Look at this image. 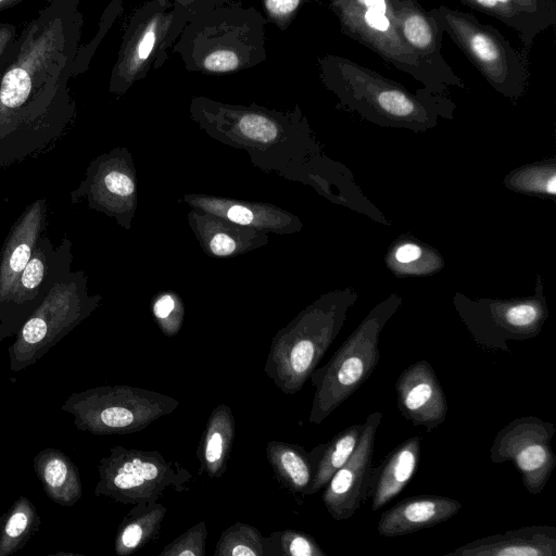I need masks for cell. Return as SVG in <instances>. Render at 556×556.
Returning <instances> with one entry per match:
<instances>
[{
	"label": "cell",
	"instance_id": "277c9868",
	"mask_svg": "<svg viewBox=\"0 0 556 556\" xmlns=\"http://www.w3.org/2000/svg\"><path fill=\"white\" fill-rule=\"evenodd\" d=\"M178 406L179 401L166 394L128 384H115L74 392L61 409L74 417L77 429L98 435H111L141 431Z\"/></svg>",
	"mask_w": 556,
	"mask_h": 556
},
{
	"label": "cell",
	"instance_id": "7a4b0ae2",
	"mask_svg": "<svg viewBox=\"0 0 556 556\" xmlns=\"http://www.w3.org/2000/svg\"><path fill=\"white\" fill-rule=\"evenodd\" d=\"M199 123L214 140L243 150L265 173L294 181L311 177V140L300 126L258 111L205 113Z\"/></svg>",
	"mask_w": 556,
	"mask_h": 556
},
{
	"label": "cell",
	"instance_id": "9c48e42d",
	"mask_svg": "<svg viewBox=\"0 0 556 556\" xmlns=\"http://www.w3.org/2000/svg\"><path fill=\"white\" fill-rule=\"evenodd\" d=\"M331 86L352 106L391 121H424L432 106L426 94L416 96L402 85L355 61L334 58L329 64Z\"/></svg>",
	"mask_w": 556,
	"mask_h": 556
},
{
	"label": "cell",
	"instance_id": "f35d334b",
	"mask_svg": "<svg viewBox=\"0 0 556 556\" xmlns=\"http://www.w3.org/2000/svg\"><path fill=\"white\" fill-rule=\"evenodd\" d=\"M27 0H0V12L13 8Z\"/></svg>",
	"mask_w": 556,
	"mask_h": 556
},
{
	"label": "cell",
	"instance_id": "e0dca14e",
	"mask_svg": "<svg viewBox=\"0 0 556 556\" xmlns=\"http://www.w3.org/2000/svg\"><path fill=\"white\" fill-rule=\"evenodd\" d=\"M187 222L203 252L215 258H231L268 243V233L237 225L206 211L191 207Z\"/></svg>",
	"mask_w": 556,
	"mask_h": 556
},
{
	"label": "cell",
	"instance_id": "8992f818",
	"mask_svg": "<svg viewBox=\"0 0 556 556\" xmlns=\"http://www.w3.org/2000/svg\"><path fill=\"white\" fill-rule=\"evenodd\" d=\"M428 11L496 91L508 97L523 91L529 74L526 60L497 28L446 5Z\"/></svg>",
	"mask_w": 556,
	"mask_h": 556
},
{
	"label": "cell",
	"instance_id": "484cf974",
	"mask_svg": "<svg viewBox=\"0 0 556 556\" xmlns=\"http://www.w3.org/2000/svg\"><path fill=\"white\" fill-rule=\"evenodd\" d=\"M166 511V507L157 501L135 504L117 529L114 542L116 555L128 556L156 538Z\"/></svg>",
	"mask_w": 556,
	"mask_h": 556
},
{
	"label": "cell",
	"instance_id": "ffe728a7",
	"mask_svg": "<svg viewBox=\"0 0 556 556\" xmlns=\"http://www.w3.org/2000/svg\"><path fill=\"white\" fill-rule=\"evenodd\" d=\"M514 29L529 49L534 39L556 24V0H457Z\"/></svg>",
	"mask_w": 556,
	"mask_h": 556
},
{
	"label": "cell",
	"instance_id": "30bf717a",
	"mask_svg": "<svg viewBox=\"0 0 556 556\" xmlns=\"http://www.w3.org/2000/svg\"><path fill=\"white\" fill-rule=\"evenodd\" d=\"M333 8L342 30L352 39L376 52L399 71L419 80L427 89L441 91L447 87L402 40L388 15L386 0L369 7L334 0Z\"/></svg>",
	"mask_w": 556,
	"mask_h": 556
},
{
	"label": "cell",
	"instance_id": "7402d4cb",
	"mask_svg": "<svg viewBox=\"0 0 556 556\" xmlns=\"http://www.w3.org/2000/svg\"><path fill=\"white\" fill-rule=\"evenodd\" d=\"M420 438L414 435L394 447L378 467L371 468L365 500L377 511L397 496L414 477L420 458Z\"/></svg>",
	"mask_w": 556,
	"mask_h": 556
},
{
	"label": "cell",
	"instance_id": "4316f807",
	"mask_svg": "<svg viewBox=\"0 0 556 556\" xmlns=\"http://www.w3.org/2000/svg\"><path fill=\"white\" fill-rule=\"evenodd\" d=\"M364 422H356L337 433L329 442L317 445L318 458L313 480L304 495L319 492L333 473L352 456L358 444Z\"/></svg>",
	"mask_w": 556,
	"mask_h": 556
},
{
	"label": "cell",
	"instance_id": "d4e9b609",
	"mask_svg": "<svg viewBox=\"0 0 556 556\" xmlns=\"http://www.w3.org/2000/svg\"><path fill=\"white\" fill-rule=\"evenodd\" d=\"M265 453L279 483L293 494L304 495L314 477L317 446L306 452L300 445L274 440Z\"/></svg>",
	"mask_w": 556,
	"mask_h": 556
},
{
	"label": "cell",
	"instance_id": "3957f363",
	"mask_svg": "<svg viewBox=\"0 0 556 556\" xmlns=\"http://www.w3.org/2000/svg\"><path fill=\"white\" fill-rule=\"evenodd\" d=\"M344 313L345 305L323 296L273 337L264 372L282 393L301 391L339 333Z\"/></svg>",
	"mask_w": 556,
	"mask_h": 556
},
{
	"label": "cell",
	"instance_id": "7c38bea8",
	"mask_svg": "<svg viewBox=\"0 0 556 556\" xmlns=\"http://www.w3.org/2000/svg\"><path fill=\"white\" fill-rule=\"evenodd\" d=\"M90 206L130 229L138 206L137 176L131 153L116 148L97 157L84 184Z\"/></svg>",
	"mask_w": 556,
	"mask_h": 556
},
{
	"label": "cell",
	"instance_id": "ba28073f",
	"mask_svg": "<svg viewBox=\"0 0 556 556\" xmlns=\"http://www.w3.org/2000/svg\"><path fill=\"white\" fill-rule=\"evenodd\" d=\"M75 282L54 285L29 315L9 348V366L21 371L39 361L98 306Z\"/></svg>",
	"mask_w": 556,
	"mask_h": 556
},
{
	"label": "cell",
	"instance_id": "d6986e66",
	"mask_svg": "<svg viewBox=\"0 0 556 556\" xmlns=\"http://www.w3.org/2000/svg\"><path fill=\"white\" fill-rule=\"evenodd\" d=\"M45 215L46 202L37 200L12 227L0 254V303L10 302L15 285L35 251Z\"/></svg>",
	"mask_w": 556,
	"mask_h": 556
},
{
	"label": "cell",
	"instance_id": "e575fe53",
	"mask_svg": "<svg viewBox=\"0 0 556 556\" xmlns=\"http://www.w3.org/2000/svg\"><path fill=\"white\" fill-rule=\"evenodd\" d=\"M238 65L237 54L229 50L214 51L204 59V66L211 72H229L237 68Z\"/></svg>",
	"mask_w": 556,
	"mask_h": 556
},
{
	"label": "cell",
	"instance_id": "44dd1931",
	"mask_svg": "<svg viewBox=\"0 0 556 556\" xmlns=\"http://www.w3.org/2000/svg\"><path fill=\"white\" fill-rule=\"evenodd\" d=\"M445 555L556 556V528L529 526L476 539Z\"/></svg>",
	"mask_w": 556,
	"mask_h": 556
},
{
	"label": "cell",
	"instance_id": "83f0119b",
	"mask_svg": "<svg viewBox=\"0 0 556 556\" xmlns=\"http://www.w3.org/2000/svg\"><path fill=\"white\" fill-rule=\"evenodd\" d=\"M40 519L36 506L20 496L3 517L0 526V556H9L21 549L35 533Z\"/></svg>",
	"mask_w": 556,
	"mask_h": 556
},
{
	"label": "cell",
	"instance_id": "5bb4252c",
	"mask_svg": "<svg viewBox=\"0 0 556 556\" xmlns=\"http://www.w3.org/2000/svg\"><path fill=\"white\" fill-rule=\"evenodd\" d=\"M388 15L402 40L437 73L446 86L463 87L442 54V36L437 21L418 0H386Z\"/></svg>",
	"mask_w": 556,
	"mask_h": 556
},
{
	"label": "cell",
	"instance_id": "f546056e",
	"mask_svg": "<svg viewBox=\"0 0 556 556\" xmlns=\"http://www.w3.org/2000/svg\"><path fill=\"white\" fill-rule=\"evenodd\" d=\"M263 544L264 555L327 556L312 535L296 530L273 532Z\"/></svg>",
	"mask_w": 556,
	"mask_h": 556
},
{
	"label": "cell",
	"instance_id": "8fae6325",
	"mask_svg": "<svg viewBox=\"0 0 556 556\" xmlns=\"http://www.w3.org/2000/svg\"><path fill=\"white\" fill-rule=\"evenodd\" d=\"M555 434L553 422L535 416L517 417L496 433L490 458L494 464L514 463L528 493L538 495L556 466L552 447Z\"/></svg>",
	"mask_w": 556,
	"mask_h": 556
},
{
	"label": "cell",
	"instance_id": "836d02e7",
	"mask_svg": "<svg viewBox=\"0 0 556 556\" xmlns=\"http://www.w3.org/2000/svg\"><path fill=\"white\" fill-rule=\"evenodd\" d=\"M17 27L14 24L0 22V66L13 58L17 47Z\"/></svg>",
	"mask_w": 556,
	"mask_h": 556
},
{
	"label": "cell",
	"instance_id": "8d00e7d4",
	"mask_svg": "<svg viewBox=\"0 0 556 556\" xmlns=\"http://www.w3.org/2000/svg\"><path fill=\"white\" fill-rule=\"evenodd\" d=\"M420 248L416 244L407 243L400 247L395 252V258L401 263L416 261L420 256Z\"/></svg>",
	"mask_w": 556,
	"mask_h": 556
},
{
	"label": "cell",
	"instance_id": "74e56055",
	"mask_svg": "<svg viewBox=\"0 0 556 556\" xmlns=\"http://www.w3.org/2000/svg\"><path fill=\"white\" fill-rule=\"evenodd\" d=\"M154 43H155V33L153 31V29H148L138 45V48H137L138 58L140 60H146L150 55V53L154 47Z\"/></svg>",
	"mask_w": 556,
	"mask_h": 556
},
{
	"label": "cell",
	"instance_id": "cb8c5ba5",
	"mask_svg": "<svg viewBox=\"0 0 556 556\" xmlns=\"http://www.w3.org/2000/svg\"><path fill=\"white\" fill-rule=\"evenodd\" d=\"M34 469L47 496L61 506L75 505L83 495L78 468L62 451L45 448L34 457Z\"/></svg>",
	"mask_w": 556,
	"mask_h": 556
},
{
	"label": "cell",
	"instance_id": "4fadbf2b",
	"mask_svg": "<svg viewBox=\"0 0 556 556\" xmlns=\"http://www.w3.org/2000/svg\"><path fill=\"white\" fill-rule=\"evenodd\" d=\"M381 420L382 414L379 410L368 415L352 456L324 488L323 503L337 521L350 519L365 501L377 430Z\"/></svg>",
	"mask_w": 556,
	"mask_h": 556
},
{
	"label": "cell",
	"instance_id": "d6a6232c",
	"mask_svg": "<svg viewBox=\"0 0 556 556\" xmlns=\"http://www.w3.org/2000/svg\"><path fill=\"white\" fill-rule=\"evenodd\" d=\"M206 538V522L199 521L168 543L160 556H204Z\"/></svg>",
	"mask_w": 556,
	"mask_h": 556
},
{
	"label": "cell",
	"instance_id": "f1b7e54d",
	"mask_svg": "<svg viewBox=\"0 0 556 556\" xmlns=\"http://www.w3.org/2000/svg\"><path fill=\"white\" fill-rule=\"evenodd\" d=\"M263 539L257 528L237 521L220 534L214 556H264Z\"/></svg>",
	"mask_w": 556,
	"mask_h": 556
},
{
	"label": "cell",
	"instance_id": "6da1fadb",
	"mask_svg": "<svg viewBox=\"0 0 556 556\" xmlns=\"http://www.w3.org/2000/svg\"><path fill=\"white\" fill-rule=\"evenodd\" d=\"M81 26L79 0H48L23 27L0 79V137L70 118Z\"/></svg>",
	"mask_w": 556,
	"mask_h": 556
},
{
	"label": "cell",
	"instance_id": "1f68e13d",
	"mask_svg": "<svg viewBox=\"0 0 556 556\" xmlns=\"http://www.w3.org/2000/svg\"><path fill=\"white\" fill-rule=\"evenodd\" d=\"M46 266V255L41 249H37L34 251L30 260L23 269L15 285L10 302L23 304L30 296H34L45 278Z\"/></svg>",
	"mask_w": 556,
	"mask_h": 556
},
{
	"label": "cell",
	"instance_id": "2e32d148",
	"mask_svg": "<svg viewBox=\"0 0 556 556\" xmlns=\"http://www.w3.org/2000/svg\"><path fill=\"white\" fill-rule=\"evenodd\" d=\"M184 201L237 225L267 233L290 235L299 232L302 223L293 213L271 203L237 200L220 195L186 193Z\"/></svg>",
	"mask_w": 556,
	"mask_h": 556
},
{
	"label": "cell",
	"instance_id": "4dcf8cb0",
	"mask_svg": "<svg viewBox=\"0 0 556 556\" xmlns=\"http://www.w3.org/2000/svg\"><path fill=\"white\" fill-rule=\"evenodd\" d=\"M151 313L159 329L166 337H174L180 331L185 305L178 293L172 290L156 293L151 301Z\"/></svg>",
	"mask_w": 556,
	"mask_h": 556
},
{
	"label": "cell",
	"instance_id": "603a6c76",
	"mask_svg": "<svg viewBox=\"0 0 556 556\" xmlns=\"http://www.w3.org/2000/svg\"><path fill=\"white\" fill-rule=\"evenodd\" d=\"M236 424L231 408L218 404L210 414L197 448L199 475L222 477L227 468L235 439Z\"/></svg>",
	"mask_w": 556,
	"mask_h": 556
},
{
	"label": "cell",
	"instance_id": "d590c367",
	"mask_svg": "<svg viewBox=\"0 0 556 556\" xmlns=\"http://www.w3.org/2000/svg\"><path fill=\"white\" fill-rule=\"evenodd\" d=\"M300 0H266L267 10L274 15H286L293 12Z\"/></svg>",
	"mask_w": 556,
	"mask_h": 556
},
{
	"label": "cell",
	"instance_id": "5b68a950",
	"mask_svg": "<svg viewBox=\"0 0 556 556\" xmlns=\"http://www.w3.org/2000/svg\"><path fill=\"white\" fill-rule=\"evenodd\" d=\"M392 308L370 314L309 380L315 389L308 421L320 425L371 376L380 358L379 338Z\"/></svg>",
	"mask_w": 556,
	"mask_h": 556
},
{
	"label": "cell",
	"instance_id": "52a82bcc",
	"mask_svg": "<svg viewBox=\"0 0 556 556\" xmlns=\"http://www.w3.org/2000/svg\"><path fill=\"white\" fill-rule=\"evenodd\" d=\"M97 496L124 505L156 502L165 490L184 492L193 480L179 462L165 458L157 451L113 446L100 459Z\"/></svg>",
	"mask_w": 556,
	"mask_h": 556
},
{
	"label": "cell",
	"instance_id": "9a60e30c",
	"mask_svg": "<svg viewBox=\"0 0 556 556\" xmlns=\"http://www.w3.org/2000/svg\"><path fill=\"white\" fill-rule=\"evenodd\" d=\"M395 391L399 410L413 426L432 431L445 421L446 395L429 362L406 367L396 379Z\"/></svg>",
	"mask_w": 556,
	"mask_h": 556
},
{
	"label": "cell",
	"instance_id": "ab89813d",
	"mask_svg": "<svg viewBox=\"0 0 556 556\" xmlns=\"http://www.w3.org/2000/svg\"><path fill=\"white\" fill-rule=\"evenodd\" d=\"M8 64H9V63L3 64L2 66H0V79H1V75H2L3 70L5 68V66H7Z\"/></svg>",
	"mask_w": 556,
	"mask_h": 556
},
{
	"label": "cell",
	"instance_id": "ac0fdd59",
	"mask_svg": "<svg viewBox=\"0 0 556 556\" xmlns=\"http://www.w3.org/2000/svg\"><path fill=\"white\" fill-rule=\"evenodd\" d=\"M462 508L460 502L444 495L406 497L381 514L377 531L384 538L414 533L448 520Z\"/></svg>",
	"mask_w": 556,
	"mask_h": 556
}]
</instances>
